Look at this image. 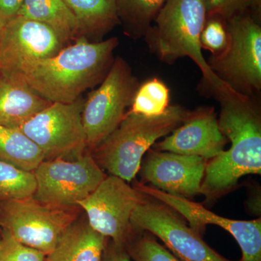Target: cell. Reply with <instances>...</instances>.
<instances>
[{"label":"cell","mask_w":261,"mask_h":261,"mask_svg":"<svg viewBox=\"0 0 261 261\" xmlns=\"http://www.w3.org/2000/svg\"><path fill=\"white\" fill-rule=\"evenodd\" d=\"M221 106L220 129L231 147L206 163L200 194L207 202L226 195L239 180L261 173V116L252 97L231 89L213 94Z\"/></svg>","instance_id":"cell-1"},{"label":"cell","mask_w":261,"mask_h":261,"mask_svg":"<svg viewBox=\"0 0 261 261\" xmlns=\"http://www.w3.org/2000/svg\"><path fill=\"white\" fill-rule=\"evenodd\" d=\"M117 37L92 42L80 37L56 56L25 65L21 73L32 89L51 103H70L100 84L118 45Z\"/></svg>","instance_id":"cell-2"},{"label":"cell","mask_w":261,"mask_h":261,"mask_svg":"<svg viewBox=\"0 0 261 261\" xmlns=\"http://www.w3.org/2000/svg\"><path fill=\"white\" fill-rule=\"evenodd\" d=\"M206 18L205 0H166L145 37L150 50L164 63L190 58L212 94L228 87L213 73L202 55L200 36Z\"/></svg>","instance_id":"cell-3"},{"label":"cell","mask_w":261,"mask_h":261,"mask_svg":"<svg viewBox=\"0 0 261 261\" xmlns=\"http://www.w3.org/2000/svg\"><path fill=\"white\" fill-rule=\"evenodd\" d=\"M190 112L178 105L170 106L157 117L128 112L119 126L93 149L92 157L102 169L129 182L140 171L146 152L156 141L181 125Z\"/></svg>","instance_id":"cell-4"},{"label":"cell","mask_w":261,"mask_h":261,"mask_svg":"<svg viewBox=\"0 0 261 261\" xmlns=\"http://www.w3.org/2000/svg\"><path fill=\"white\" fill-rule=\"evenodd\" d=\"M228 42L207 61L209 68L233 92L252 97L261 89L260 18L251 13L226 20Z\"/></svg>","instance_id":"cell-5"},{"label":"cell","mask_w":261,"mask_h":261,"mask_svg":"<svg viewBox=\"0 0 261 261\" xmlns=\"http://www.w3.org/2000/svg\"><path fill=\"white\" fill-rule=\"evenodd\" d=\"M140 83L123 58L114 59L97 89L84 99L82 121L87 148L93 150L119 126Z\"/></svg>","instance_id":"cell-6"},{"label":"cell","mask_w":261,"mask_h":261,"mask_svg":"<svg viewBox=\"0 0 261 261\" xmlns=\"http://www.w3.org/2000/svg\"><path fill=\"white\" fill-rule=\"evenodd\" d=\"M75 207H59L34 197L0 202V226L20 243L47 255L76 219Z\"/></svg>","instance_id":"cell-7"},{"label":"cell","mask_w":261,"mask_h":261,"mask_svg":"<svg viewBox=\"0 0 261 261\" xmlns=\"http://www.w3.org/2000/svg\"><path fill=\"white\" fill-rule=\"evenodd\" d=\"M38 202L59 207H74L88 197L107 176L92 155L74 159L44 160L34 171Z\"/></svg>","instance_id":"cell-8"},{"label":"cell","mask_w":261,"mask_h":261,"mask_svg":"<svg viewBox=\"0 0 261 261\" xmlns=\"http://www.w3.org/2000/svg\"><path fill=\"white\" fill-rule=\"evenodd\" d=\"M84 99L70 103L54 102L20 127L44 152L45 160L74 159L87 148L82 121Z\"/></svg>","instance_id":"cell-9"},{"label":"cell","mask_w":261,"mask_h":261,"mask_svg":"<svg viewBox=\"0 0 261 261\" xmlns=\"http://www.w3.org/2000/svg\"><path fill=\"white\" fill-rule=\"evenodd\" d=\"M130 225L133 231L159 238L180 261H234L220 255L171 208L148 196L132 213Z\"/></svg>","instance_id":"cell-10"},{"label":"cell","mask_w":261,"mask_h":261,"mask_svg":"<svg viewBox=\"0 0 261 261\" xmlns=\"http://www.w3.org/2000/svg\"><path fill=\"white\" fill-rule=\"evenodd\" d=\"M145 196L125 180L109 175L77 206L85 211L94 231L118 246L126 247L135 233L130 225L132 213Z\"/></svg>","instance_id":"cell-11"},{"label":"cell","mask_w":261,"mask_h":261,"mask_svg":"<svg viewBox=\"0 0 261 261\" xmlns=\"http://www.w3.org/2000/svg\"><path fill=\"white\" fill-rule=\"evenodd\" d=\"M65 46L51 27L18 15L2 29L0 68L20 72L33 62L56 56Z\"/></svg>","instance_id":"cell-12"},{"label":"cell","mask_w":261,"mask_h":261,"mask_svg":"<svg viewBox=\"0 0 261 261\" xmlns=\"http://www.w3.org/2000/svg\"><path fill=\"white\" fill-rule=\"evenodd\" d=\"M137 190L162 202L188 221L190 227L201 233L209 224L216 225L232 235L243 252L242 261H261V221H238L223 217L188 198L169 195L153 187L137 184Z\"/></svg>","instance_id":"cell-13"},{"label":"cell","mask_w":261,"mask_h":261,"mask_svg":"<svg viewBox=\"0 0 261 261\" xmlns=\"http://www.w3.org/2000/svg\"><path fill=\"white\" fill-rule=\"evenodd\" d=\"M207 161L201 157L150 150L141 165V176L154 188L178 197L200 194Z\"/></svg>","instance_id":"cell-14"},{"label":"cell","mask_w":261,"mask_h":261,"mask_svg":"<svg viewBox=\"0 0 261 261\" xmlns=\"http://www.w3.org/2000/svg\"><path fill=\"white\" fill-rule=\"evenodd\" d=\"M228 140L220 129L213 108L190 111L181 125L155 145V149L210 161L224 151Z\"/></svg>","instance_id":"cell-15"},{"label":"cell","mask_w":261,"mask_h":261,"mask_svg":"<svg viewBox=\"0 0 261 261\" xmlns=\"http://www.w3.org/2000/svg\"><path fill=\"white\" fill-rule=\"evenodd\" d=\"M51 104L29 86L21 73L0 68V126L20 128Z\"/></svg>","instance_id":"cell-16"},{"label":"cell","mask_w":261,"mask_h":261,"mask_svg":"<svg viewBox=\"0 0 261 261\" xmlns=\"http://www.w3.org/2000/svg\"><path fill=\"white\" fill-rule=\"evenodd\" d=\"M107 241L88 221H75L62 233L46 261H101Z\"/></svg>","instance_id":"cell-17"},{"label":"cell","mask_w":261,"mask_h":261,"mask_svg":"<svg viewBox=\"0 0 261 261\" xmlns=\"http://www.w3.org/2000/svg\"><path fill=\"white\" fill-rule=\"evenodd\" d=\"M78 22L80 37L102 41L113 30L119 18L116 0H64Z\"/></svg>","instance_id":"cell-18"},{"label":"cell","mask_w":261,"mask_h":261,"mask_svg":"<svg viewBox=\"0 0 261 261\" xmlns=\"http://www.w3.org/2000/svg\"><path fill=\"white\" fill-rule=\"evenodd\" d=\"M18 15L46 24L67 44L80 37L76 18L64 0H23Z\"/></svg>","instance_id":"cell-19"},{"label":"cell","mask_w":261,"mask_h":261,"mask_svg":"<svg viewBox=\"0 0 261 261\" xmlns=\"http://www.w3.org/2000/svg\"><path fill=\"white\" fill-rule=\"evenodd\" d=\"M44 160V152L21 130L0 126V161L34 171Z\"/></svg>","instance_id":"cell-20"},{"label":"cell","mask_w":261,"mask_h":261,"mask_svg":"<svg viewBox=\"0 0 261 261\" xmlns=\"http://www.w3.org/2000/svg\"><path fill=\"white\" fill-rule=\"evenodd\" d=\"M117 13L125 34L145 37L166 0H116Z\"/></svg>","instance_id":"cell-21"},{"label":"cell","mask_w":261,"mask_h":261,"mask_svg":"<svg viewBox=\"0 0 261 261\" xmlns=\"http://www.w3.org/2000/svg\"><path fill=\"white\" fill-rule=\"evenodd\" d=\"M170 106L169 89L162 81L153 78L139 86L128 112L157 117L164 114Z\"/></svg>","instance_id":"cell-22"},{"label":"cell","mask_w":261,"mask_h":261,"mask_svg":"<svg viewBox=\"0 0 261 261\" xmlns=\"http://www.w3.org/2000/svg\"><path fill=\"white\" fill-rule=\"evenodd\" d=\"M36 190L37 180L34 171L0 161V202L34 197Z\"/></svg>","instance_id":"cell-23"},{"label":"cell","mask_w":261,"mask_h":261,"mask_svg":"<svg viewBox=\"0 0 261 261\" xmlns=\"http://www.w3.org/2000/svg\"><path fill=\"white\" fill-rule=\"evenodd\" d=\"M126 250L132 261H180L147 231H135Z\"/></svg>","instance_id":"cell-24"},{"label":"cell","mask_w":261,"mask_h":261,"mask_svg":"<svg viewBox=\"0 0 261 261\" xmlns=\"http://www.w3.org/2000/svg\"><path fill=\"white\" fill-rule=\"evenodd\" d=\"M207 16L228 20L238 15L251 13L260 18L261 0H205Z\"/></svg>","instance_id":"cell-25"},{"label":"cell","mask_w":261,"mask_h":261,"mask_svg":"<svg viewBox=\"0 0 261 261\" xmlns=\"http://www.w3.org/2000/svg\"><path fill=\"white\" fill-rule=\"evenodd\" d=\"M0 233V261H44L43 252L20 243L5 230Z\"/></svg>","instance_id":"cell-26"},{"label":"cell","mask_w":261,"mask_h":261,"mask_svg":"<svg viewBox=\"0 0 261 261\" xmlns=\"http://www.w3.org/2000/svg\"><path fill=\"white\" fill-rule=\"evenodd\" d=\"M228 42L226 20L219 16H207L200 36L201 47L212 55L221 53Z\"/></svg>","instance_id":"cell-27"},{"label":"cell","mask_w":261,"mask_h":261,"mask_svg":"<svg viewBox=\"0 0 261 261\" xmlns=\"http://www.w3.org/2000/svg\"><path fill=\"white\" fill-rule=\"evenodd\" d=\"M23 0H0V24L4 27L18 16Z\"/></svg>","instance_id":"cell-28"},{"label":"cell","mask_w":261,"mask_h":261,"mask_svg":"<svg viewBox=\"0 0 261 261\" xmlns=\"http://www.w3.org/2000/svg\"><path fill=\"white\" fill-rule=\"evenodd\" d=\"M101 261H132L126 247L118 246L108 239Z\"/></svg>","instance_id":"cell-29"},{"label":"cell","mask_w":261,"mask_h":261,"mask_svg":"<svg viewBox=\"0 0 261 261\" xmlns=\"http://www.w3.org/2000/svg\"><path fill=\"white\" fill-rule=\"evenodd\" d=\"M2 29H3V27H2L1 24H0V36H1Z\"/></svg>","instance_id":"cell-30"},{"label":"cell","mask_w":261,"mask_h":261,"mask_svg":"<svg viewBox=\"0 0 261 261\" xmlns=\"http://www.w3.org/2000/svg\"><path fill=\"white\" fill-rule=\"evenodd\" d=\"M0 243H1V233H0Z\"/></svg>","instance_id":"cell-31"}]
</instances>
